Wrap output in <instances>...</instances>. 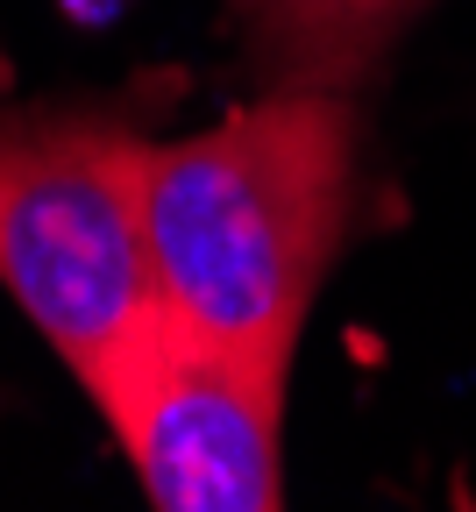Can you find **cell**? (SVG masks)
Instances as JSON below:
<instances>
[{"mask_svg": "<svg viewBox=\"0 0 476 512\" xmlns=\"http://www.w3.org/2000/svg\"><path fill=\"white\" fill-rule=\"evenodd\" d=\"M356 107L342 86H278L178 143H143V235L157 292L199 335L292 363L342 249Z\"/></svg>", "mask_w": 476, "mask_h": 512, "instance_id": "cell-1", "label": "cell"}, {"mask_svg": "<svg viewBox=\"0 0 476 512\" xmlns=\"http://www.w3.org/2000/svg\"><path fill=\"white\" fill-rule=\"evenodd\" d=\"M143 143L114 107L0 114V285L72 377L164 299L135 185Z\"/></svg>", "mask_w": 476, "mask_h": 512, "instance_id": "cell-2", "label": "cell"}, {"mask_svg": "<svg viewBox=\"0 0 476 512\" xmlns=\"http://www.w3.org/2000/svg\"><path fill=\"white\" fill-rule=\"evenodd\" d=\"M285 370L199 335L164 299L79 377L157 512L285 505Z\"/></svg>", "mask_w": 476, "mask_h": 512, "instance_id": "cell-3", "label": "cell"}, {"mask_svg": "<svg viewBox=\"0 0 476 512\" xmlns=\"http://www.w3.org/2000/svg\"><path fill=\"white\" fill-rule=\"evenodd\" d=\"M427 0H278L256 15V50L292 86H349Z\"/></svg>", "mask_w": 476, "mask_h": 512, "instance_id": "cell-4", "label": "cell"}, {"mask_svg": "<svg viewBox=\"0 0 476 512\" xmlns=\"http://www.w3.org/2000/svg\"><path fill=\"white\" fill-rule=\"evenodd\" d=\"M235 8H242V15H263V8H278V0H235Z\"/></svg>", "mask_w": 476, "mask_h": 512, "instance_id": "cell-5", "label": "cell"}]
</instances>
